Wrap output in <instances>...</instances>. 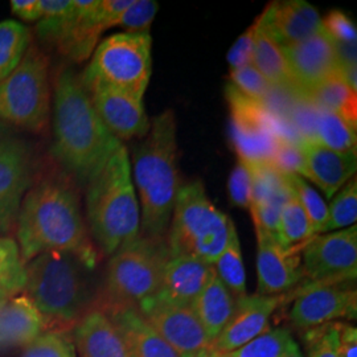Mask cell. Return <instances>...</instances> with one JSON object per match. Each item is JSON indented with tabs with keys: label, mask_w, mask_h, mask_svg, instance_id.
<instances>
[{
	"label": "cell",
	"mask_w": 357,
	"mask_h": 357,
	"mask_svg": "<svg viewBox=\"0 0 357 357\" xmlns=\"http://www.w3.org/2000/svg\"><path fill=\"white\" fill-rule=\"evenodd\" d=\"M119 328L130 357H188L178 354L153 330L132 305H110L103 310Z\"/></svg>",
	"instance_id": "603a6c76"
},
{
	"label": "cell",
	"mask_w": 357,
	"mask_h": 357,
	"mask_svg": "<svg viewBox=\"0 0 357 357\" xmlns=\"http://www.w3.org/2000/svg\"><path fill=\"white\" fill-rule=\"evenodd\" d=\"M230 84L246 97L261 102L268 101L270 91L273 89L265 77L252 64L230 70Z\"/></svg>",
	"instance_id": "ab89813d"
},
{
	"label": "cell",
	"mask_w": 357,
	"mask_h": 357,
	"mask_svg": "<svg viewBox=\"0 0 357 357\" xmlns=\"http://www.w3.org/2000/svg\"><path fill=\"white\" fill-rule=\"evenodd\" d=\"M168 259L169 252L162 238L141 236L118 249L107 266L110 305L138 306L158 293Z\"/></svg>",
	"instance_id": "52a82bcc"
},
{
	"label": "cell",
	"mask_w": 357,
	"mask_h": 357,
	"mask_svg": "<svg viewBox=\"0 0 357 357\" xmlns=\"http://www.w3.org/2000/svg\"><path fill=\"white\" fill-rule=\"evenodd\" d=\"M357 91L351 89L339 73L327 78L315 88L308 90L301 98L317 109L328 110L342 116L349 125H357Z\"/></svg>",
	"instance_id": "f1b7e54d"
},
{
	"label": "cell",
	"mask_w": 357,
	"mask_h": 357,
	"mask_svg": "<svg viewBox=\"0 0 357 357\" xmlns=\"http://www.w3.org/2000/svg\"><path fill=\"white\" fill-rule=\"evenodd\" d=\"M290 68L298 97L340 72L335 43L324 29L306 40L281 47Z\"/></svg>",
	"instance_id": "e0dca14e"
},
{
	"label": "cell",
	"mask_w": 357,
	"mask_h": 357,
	"mask_svg": "<svg viewBox=\"0 0 357 357\" xmlns=\"http://www.w3.org/2000/svg\"><path fill=\"white\" fill-rule=\"evenodd\" d=\"M26 265L20 257L19 246L11 238L0 240V290L15 294L24 290Z\"/></svg>",
	"instance_id": "e575fe53"
},
{
	"label": "cell",
	"mask_w": 357,
	"mask_h": 357,
	"mask_svg": "<svg viewBox=\"0 0 357 357\" xmlns=\"http://www.w3.org/2000/svg\"><path fill=\"white\" fill-rule=\"evenodd\" d=\"M280 357H305L299 345L296 344V342L294 340L293 337L289 339L287 344L284 347V349L282 351L281 356Z\"/></svg>",
	"instance_id": "681fc988"
},
{
	"label": "cell",
	"mask_w": 357,
	"mask_h": 357,
	"mask_svg": "<svg viewBox=\"0 0 357 357\" xmlns=\"http://www.w3.org/2000/svg\"><path fill=\"white\" fill-rule=\"evenodd\" d=\"M121 146L97 114L81 77L63 70L54 85L53 156L78 180L89 183Z\"/></svg>",
	"instance_id": "6da1fadb"
},
{
	"label": "cell",
	"mask_w": 357,
	"mask_h": 357,
	"mask_svg": "<svg viewBox=\"0 0 357 357\" xmlns=\"http://www.w3.org/2000/svg\"><path fill=\"white\" fill-rule=\"evenodd\" d=\"M257 28H258V17L255 19V23L249 26L231 45V48L228 52V56H227L228 64L230 65V70L240 69L246 65L252 64Z\"/></svg>",
	"instance_id": "f6af8a7d"
},
{
	"label": "cell",
	"mask_w": 357,
	"mask_h": 357,
	"mask_svg": "<svg viewBox=\"0 0 357 357\" xmlns=\"http://www.w3.org/2000/svg\"><path fill=\"white\" fill-rule=\"evenodd\" d=\"M317 141L333 151L352 153L356 151V128L332 112L318 109Z\"/></svg>",
	"instance_id": "d6a6232c"
},
{
	"label": "cell",
	"mask_w": 357,
	"mask_h": 357,
	"mask_svg": "<svg viewBox=\"0 0 357 357\" xmlns=\"http://www.w3.org/2000/svg\"><path fill=\"white\" fill-rule=\"evenodd\" d=\"M73 0H40L41 19L59 17L72 10Z\"/></svg>",
	"instance_id": "c3c4849f"
},
{
	"label": "cell",
	"mask_w": 357,
	"mask_h": 357,
	"mask_svg": "<svg viewBox=\"0 0 357 357\" xmlns=\"http://www.w3.org/2000/svg\"><path fill=\"white\" fill-rule=\"evenodd\" d=\"M339 357H357L356 327L340 324Z\"/></svg>",
	"instance_id": "bcb514c9"
},
{
	"label": "cell",
	"mask_w": 357,
	"mask_h": 357,
	"mask_svg": "<svg viewBox=\"0 0 357 357\" xmlns=\"http://www.w3.org/2000/svg\"><path fill=\"white\" fill-rule=\"evenodd\" d=\"M143 138L132 153V176L141 202L142 236L162 238L169 228L181 187L175 113L166 110L156 115Z\"/></svg>",
	"instance_id": "3957f363"
},
{
	"label": "cell",
	"mask_w": 357,
	"mask_h": 357,
	"mask_svg": "<svg viewBox=\"0 0 357 357\" xmlns=\"http://www.w3.org/2000/svg\"><path fill=\"white\" fill-rule=\"evenodd\" d=\"M283 301L284 295L258 294L236 299L233 318L209 347L218 354H228L270 331V318Z\"/></svg>",
	"instance_id": "d6986e66"
},
{
	"label": "cell",
	"mask_w": 357,
	"mask_h": 357,
	"mask_svg": "<svg viewBox=\"0 0 357 357\" xmlns=\"http://www.w3.org/2000/svg\"><path fill=\"white\" fill-rule=\"evenodd\" d=\"M330 202L328 218L321 234L354 227L357 221L356 178L349 180Z\"/></svg>",
	"instance_id": "836d02e7"
},
{
	"label": "cell",
	"mask_w": 357,
	"mask_h": 357,
	"mask_svg": "<svg viewBox=\"0 0 357 357\" xmlns=\"http://www.w3.org/2000/svg\"><path fill=\"white\" fill-rule=\"evenodd\" d=\"M193 357H221V355L216 352L212 347H206L204 349L199 351Z\"/></svg>",
	"instance_id": "f907efd6"
},
{
	"label": "cell",
	"mask_w": 357,
	"mask_h": 357,
	"mask_svg": "<svg viewBox=\"0 0 357 357\" xmlns=\"http://www.w3.org/2000/svg\"><path fill=\"white\" fill-rule=\"evenodd\" d=\"M290 337V331L280 327L255 337L238 349L220 355L221 357H280Z\"/></svg>",
	"instance_id": "74e56055"
},
{
	"label": "cell",
	"mask_w": 357,
	"mask_h": 357,
	"mask_svg": "<svg viewBox=\"0 0 357 357\" xmlns=\"http://www.w3.org/2000/svg\"><path fill=\"white\" fill-rule=\"evenodd\" d=\"M169 225V258L185 255L213 266L229 241L233 221L209 200L200 181H191L178 190Z\"/></svg>",
	"instance_id": "8992f818"
},
{
	"label": "cell",
	"mask_w": 357,
	"mask_h": 357,
	"mask_svg": "<svg viewBox=\"0 0 357 357\" xmlns=\"http://www.w3.org/2000/svg\"><path fill=\"white\" fill-rule=\"evenodd\" d=\"M19 252L23 262L52 250L72 252L96 266L75 191L60 181L40 183L28 192L17 215Z\"/></svg>",
	"instance_id": "7a4b0ae2"
},
{
	"label": "cell",
	"mask_w": 357,
	"mask_h": 357,
	"mask_svg": "<svg viewBox=\"0 0 357 357\" xmlns=\"http://www.w3.org/2000/svg\"><path fill=\"white\" fill-rule=\"evenodd\" d=\"M248 165L252 169V202L249 211L255 228L275 236L282 209L293 195L289 176L273 166L271 162H248Z\"/></svg>",
	"instance_id": "ffe728a7"
},
{
	"label": "cell",
	"mask_w": 357,
	"mask_h": 357,
	"mask_svg": "<svg viewBox=\"0 0 357 357\" xmlns=\"http://www.w3.org/2000/svg\"><path fill=\"white\" fill-rule=\"evenodd\" d=\"M75 340L81 357H130L119 328L100 308L89 310L77 321Z\"/></svg>",
	"instance_id": "d4e9b609"
},
{
	"label": "cell",
	"mask_w": 357,
	"mask_h": 357,
	"mask_svg": "<svg viewBox=\"0 0 357 357\" xmlns=\"http://www.w3.org/2000/svg\"><path fill=\"white\" fill-rule=\"evenodd\" d=\"M273 166L286 175H298L306 178V160L299 144L278 138L271 158Z\"/></svg>",
	"instance_id": "b9f144b4"
},
{
	"label": "cell",
	"mask_w": 357,
	"mask_h": 357,
	"mask_svg": "<svg viewBox=\"0 0 357 357\" xmlns=\"http://www.w3.org/2000/svg\"><path fill=\"white\" fill-rule=\"evenodd\" d=\"M158 10L159 4L155 0H134L128 10L118 17L115 26H122L128 29L126 32L150 31Z\"/></svg>",
	"instance_id": "60d3db41"
},
{
	"label": "cell",
	"mask_w": 357,
	"mask_h": 357,
	"mask_svg": "<svg viewBox=\"0 0 357 357\" xmlns=\"http://www.w3.org/2000/svg\"><path fill=\"white\" fill-rule=\"evenodd\" d=\"M323 29L335 41L340 44H356L357 29L355 23L342 11H331L321 19Z\"/></svg>",
	"instance_id": "ee69618b"
},
{
	"label": "cell",
	"mask_w": 357,
	"mask_h": 357,
	"mask_svg": "<svg viewBox=\"0 0 357 357\" xmlns=\"http://www.w3.org/2000/svg\"><path fill=\"white\" fill-rule=\"evenodd\" d=\"M23 357H77L76 345L64 330L44 331L26 344Z\"/></svg>",
	"instance_id": "8d00e7d4"
},
{
	"label": "cell",
	"mask_w": 357,
	"mask_h": 357,
	"mask_svg": "<svg viewBox=\"0 0 357 357\" xmlns=\"http://www.w3.org/2000/svg\"><path fill=\"white\" fill-rule=\"evenodd\" d=\"M294 293L290 320L299 328L310 330L337 319H356V290L343 283H305Z\"/></svg>",
	"instance_id": "9a60e30c"
},
{
	"label": "cell",
	"mask_w": 357,
	"mask_h": 357,
	"mask_svg": "<svg viewBox=\"0 0 357 357\" xmlns=\"http://www.w3.org/2000/svg\"><path fill=\"white\" fill-rule=\"evenodd\" d=\"M217 278L229 290L234 299L246 295V274L243 268L241 243L233 224L227 248L213 265Z\"/></svg>",
	"instance_id": "4dcf8cb0"
},
{
	"label": "cell",
	"mask_w": 357,
	"mask_h": 357,
	"mask_svg": "<svg viewBox=\"0 0 357 357\" xmlns=\"http://www.w3.org/2000/svg\"><path fill=\"white\" fill-rule=\"evenodd\" d=\"M142 317L168 344L184 356L193 357L212 344L190 306H178L153 295L137 306Z\"/></svg>",
	"instance_id": "2e32d148"
},
{
	"label": "cell",
	"mask_w": 357,
	"mask_h": 357,
	"mask_svg": "<svg viewBox=\"0 0 357 357\" xmlns=\"http://www.w3.org/2000/svg\"><path fill=\"white\" fill-rule=\"evenodd\" d=\"M301 252L307 283L333 284L356 280V225L314 236Z\"/></svg>",
	"instance_id": "7c38bea8"
},
{
	"label": "cell",
	"mask_w": 357,
	"mask_h": 357,
	"mask_svg": "<svg viewBox=\"0 0 357 357\" xmlns=\"http://www.w3.org/2000/svg\"><path fill=\"white\" fill-rule=\"evenodd\" d=\"M10 298H11V295H10V294L4 293V291H1V290H0V306H1V305H4Z\"/></svg>",
	"instance_id": "816d5d0a"
},
{
	"label": "cell",
	"mask_w": 357,
	"mask_h": 357,
	"mask_svg": "<svg viewBox=\"0 0 357 357\" xmlns=\"http://www.w3.org/2000/svg\"><path fill=\"white\" fill-rule=\"evenodd\" d=\"M230 202L233 205L249 209L252 202V169L241 158L237 159V163L230 172L228 181Z\"/></svg>",
	"instance_id": "7bdbcfd3"
},
{
	"label": "cell",
	"mask_w": 357,
	"mask_h": 357,
	"mask_svg": "<svg viewBox=\"0 0 357 357\" xmlns=\"http://www.w3.org/2000/svg\"><path fill=\"white\" fill-rule=\"evenodd\" d=\"M340 323H328L307 331L308 357H339Z\"/></svg>",
	"instance_id": "f35d334b"
},
{
	"label": "cell",
	"mask_w": 357,
	"mask_h": 357,
	"mask_svg": "<svg viewBox=\"0 0 357 357\" xmlns=\"http://www.w3.org/2000/svg\"><path fill=\"white\" fill-rule=\"evenodd\" d=\"M93 268L94 265L76 253L45 252L26 266V296L47 323L78 321L93 299Z\"/></svg>",
	"instance_id": "5b68a950"
},
{
	"label": "cell",
	"mask_w": 357,
	"mask_h": 357,
	"mask_svg": "<svg viewBox=\"0 0 357 357\" xmlns=\"http://www.w3.org/2000/svg\"><path fill=\"white\" fill-rule=\"evenodd\" d=\"M134 0H73L72 10L59 17L38 20V38L81 63L97 48L103 31L113 28Z\"/></svg>",
	"instance_id": "ba28073f"
},
{
	"label": "cell",
	"mask_w": 357,
	"mask_h": 357,
	"mask_svg": "<svg viewBox=\"0 0 357 357\" xmlns=\"http://www.w3.org/2000/svg\"><path fill=\"white\" fill-rule=\"evenodd\" d=\"M48 59L29 45L20 64L0 84V121L28 130H40L48 119L51 86Z\"/></svg>",
	"instance_id": "9c48e42d"
},
{
	"label": "cell",
	"mask_w": 357,
	"mask_h": 357,
	"mask_svg": "<svg viewBox=\"0 0 357 357\" xmlns=\"http://www.w3.org/2000/svg\"><path fill=\"white\" fill-rule=\"evenodd\" d=\"M11 10L26 22H36L41 17L40 0H13Z\"/></svg>",
	"instance_id": "7dc6e473"
},
{
	"label": "cell",
	"mask_w": 357,
	"mask_h": 357,
	"mask_svg": "<svg viewBox=\"0 0 357 357\" xmlns=\"http://www.w3.org/2000/svg\"><path fill=\"white\" fill-rule=\"evenodd\" d=\"M257 233V274L258 295H283L305 281L301 255L282 248L275 236L255 228Z\"/></svg>",
	"instance_id": "ac0fdd59"
},
{
	"label": "cell",
	"mask_w": 357,
	"mask_h": 357,
	"mask_svg": "<svg viewBox=\"0 0 357 357\" xmlns=\"http://www.w3.org/2000/svg\"><path fill=\"white\" fill-rule=\"evenodd\" d=\"M151 44L150 31L109 36L93 52L84 76L98 78L143 100L151 77Z\"/></svg>",
	"instance_id": "30bf717a"
},
{
	"label": "cell",
	"mask_w": 357,
	"mask_h": 357,
	"mask_svg": "<svg viewBox=\"0 0 357 357\" xmlns=\"http://www.w3.org/2000/svg\"><path fill=\"white\" fill-rule=\"evenodd\" d=\"M31 40L28 26L16 20L0 22V84L20 64Z\"/></svg>",
	"instance_id": "1f68e13d"
},
{
	"label": "cell",
	"mask_w": 357,
	"mask_h": 357,
	"mask_svg": "<svg viewBox=\"0 0 357 357\" xmlns=\"http://www.w3.org/2000/svg\"><path fill=\"white\" fill-rule=\"evenodd\" d=\"M45 319L26 295L0 306V348L29 344L45 330Z\"/></svg>",
	"instance_id": "484cf974"
},
{
	"label": "cell",
	"mask_w": 357,
	"mask_h": 357,
	"mask_svg": "<svg viewBox=\"0 0 357 357\" xmlns=\"http://www.w3.org/2000/svg\"><path fill=\"white\" fill-rule=\"evenodd\" d=\"M29 184V149L20 137L0 125V233L13 229Z\"/></svg>",
	"instance_id": "5bb4252c"
},
{
	"label": "cell",
	"mask_w": 357,
	"mask_h": 357,
	"mask_svg": "<svg viewBox=\"0 0 357 357\" xmlns=\"http://www.w3.org/2000/svg\"><path fill=\"white\" fill-rule=\"evenodd\" d=\"M312 237L314 233L310 220L293 191V195L282 209L275 238L284 250L299 253V250H302Z\"/></svg>",
	"instance_id": "f546056e"
},
{
	"label": "cell",
	"mask_w": 357,
	"mask_h": 357,
	"mask_svg": "<svg viewBox=\"0 0 357 357\" xmlns=\"http://www.w3.org/2000/svg\"><path fill=\"white\" fill-rule=\"evenodd\" d=\"M299 146L306 160V178L318 185L324 196L331 200L355 175L356 151L337 153L310 139H305Z\"/></svg>",
	"instance_id": "7402d4cb"
},
{
	"label": "cell",
	"mask_w": 357,
	"mask_h": 357,
	"mask_svg": "<svg viewBox=\"0 0 357 357\" xmlns=\"http://www.w3.org/2000/svg\"><path fill=\"white\" fill-rule=\"evenodd\" d=\"M213 274L215 268L200 259L185 255L172 257L167 262L160 289L155 295L174 305L191 306Z\"/></svg>",
	"instance_id": "cb8c5ba5"
},
{
	"label": "cell",
	"mask_w": 357,
	"mask_h": 357,
	"mask_svg": "<svg viewBox=\"0 0 357 357\" xmlns=\"http://www.w3.org/2000/svg\"><path fill=\"white\" fill-rule=\"evenodd\" d=\"M190 307L213 342L233 318L236 299L215 273Z\"/></svg>",
	"instance_id": "4316f807"
},
{
	"label": "cell",
	"mask_w": 357,
	"mask_h": 357,
	"mask_svg": "<svg viewBox=\"0 0 357 357\" xmlns=\"http://www.w3.org/2000/svg\"><path fill=\"white\" fill-rule=\"evenodd\" d=\"M231 141L238 158L249 163L271 162L278 135L275 115L268 105L246 97L231 84L225 88Z\"/></svg>",
	"instance_id": "8fae6325"
},
{
	"label": "cell",
	"mask_w": 357,
	"mask_h": 357,
	"mask_svg": "<svg viewBox=\"0 0 357 357\" xmlns=\"http://www.w3.org/2000/svg\"><path fill=\"white\" fill-rule=\"evenodd\" d=\"M90 101L105 126L119 141L143 138L150 130L143 100L94 77H81Z\"/></svg>",
	"instance_id": "4fadbf2b"
},
{
	"label": "cell",
	"mask_w": 357,
	"mask_h": 357,
	"mask_svg": "<svg viewBox=\"0 0 357 357\" xmlns=\"http://www.w3.org/2000/svg\"><path fill=\"white\" fill-rule=\"evenodd\" d=\"M290 185L293 188L295 196L303 206L307 217L311 224V229L314 236L321 234L327 218H328V205L323 200L318 191L308 184L306 178L298 175H287Z\"/></svg>",
	"instance_id": "d590c367"
},
{
	"label": "cell",
	"mask_w": 357,
	"mask_h": 357,
	"mask_svg": "<svg viewBox=\"0 0 357 357\" xmlns=\"http://www.w3.org/2000/svg\"><path fill=\"white\" fill-rule=\"evenodd\" d=\"M259 19L280 47L306 40L323 29L318 10L305 0L274 1L259 15Z\"/></svg>",
	"instance_id": "44dd1931"
},
{
	"label": "cell",
	"mask_w": 357,
	"mask_h": 357,
	"mask_svg": "<svg viewBox=\"0 0 357 357\" xmlns=\"http://www.w3.org/2000/svg\"><path fill=\"white\" fill-rule=\"evenodd\" d=\"M252 65L265 77V79L273 88L295 91L293 76L282 48L262 26L259 16L258 28L255 32Z\"/></svg>",
	"instance_id": "83f0119b"
},
{
	"label": "cell",
	"mask_w": 357,
	"mask_h": 357,
	"mask_svg": "<svg viewBox=\"0 0 357 357\" xmlns=\"http://www.w3.org/2000/svg\"><path fill=\"white\" fill-rule=\"evenodd\" d=\"M86 208L90 229L105 255H113L139 237L141 208L126 146L122 144L90 180Z\"/></svg>",
	"instance_id": "277c9868"
}]
</instances>
